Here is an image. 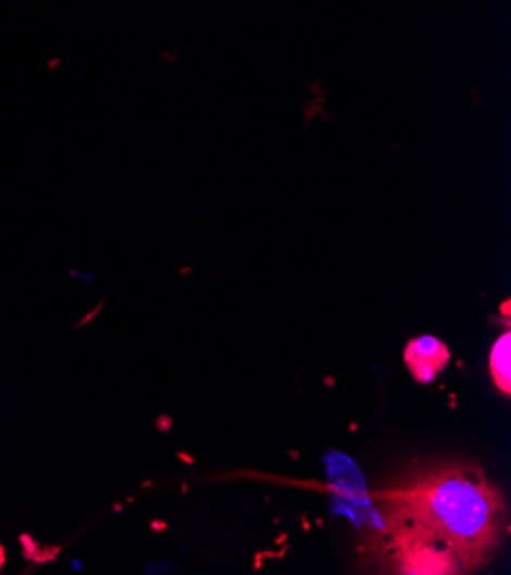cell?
Listing matches in <instances>:
<instances>
[{"mask_svg": "<svg viewBox=\"0 0 511 575\" xmlns=\"http://www.w3.org/2000/svg\"><path fill=\"white\" fill-rule=\"evenodd\" d=\"M403 573H473L507 535V502L475 465H432L381 493Z\"/></svg>", "mask_w": 511, "mask_h": 575, "instance_id": "6da1fadb", "label": "cell"}, {"mask_svg": "<svg viewBox=\"0 0 511 575\" xmlns=\"http://www.w3.org/2000/svg\"><path fill=\"white\" fill-rule=\"evenodd\" d=\"M403 362L420 383H432L450 365V349L434 335H420L403 349Z\"/></svg>", "mask_w": 511, "mask_h": 575, "instance_id": "7a4b0ae2", "label": "cell"}, {"mask_svg": "<svg viewBox=\"0 0 511 575\" xmlns=\"http://www.w3.org/2000/svg\"><path fill=\"white\" fill-rule=\"evenodd\" d=\"M509 358H511V335L502 333L488 355V370H491V378L496 388L509 397L511 392V370H509Z\"/></svg>", "mask_w": 511, "mask_h": 575, "instance_id": "3957f363", "label": "cell"}, {"mask_svg": "<svg viewBox=\"0 0 511 575\" xmlns=\"http://www.w3.org/2000/svg\"><path fill=\"white\" fill-rule=\"evenodd\" d=\"M3 564H5V550L0 546V571H3Z\"/></svg>", "mask_w": 511, "mask_h": 575, "instance_id": "277c9868", "label": "cell"}]
</instances>
